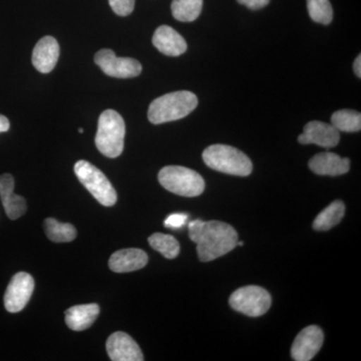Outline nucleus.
Segmentation results:
<instances>
[{"instance_id": "1", "label": "nucleus", "mask_w": 361, "mask_h": 361, "mask_svg": "<svg viewBox=\"0 0 361 361\" xmlns=\"http://www.w3.org/2000/svg\"><path fill=\"white\" fill-rule=\"evenodd\" d=\"M189 237L197 244L202 262H209L231 252L238 243V234L231 225L220 221L194 220L189 223Z\"/></svg>"}, {"instance_id": "2", "label": "nucleus", "mask_w": 361, "mask_h": 361, "mask_svg": "<svg viewBox=\"0 0 361 361\" xmlns=\"http://www.w3.org/2000/svg\"><path fill=\"white\" fill-rule=\"evenodd\" d=\"M198 106V97L189 90L164 94L149 104L148 118L154 125L174 122L192 113Z\"/></svg>"}, {"instance_id": "3", "label": "nucleus", "mask_w": 361, "mask_h": 361, "mask_svg": "<svg viewBox=\"0 0 361 361\" xmlns=\"http://www.w3.org/2000/svg\"><path fill=\"white\" fill-rule=\"evenodd\" d=\"M202 156L209 168L225 174L246 177L253 170L250 159L243 152L227 145H212Z\"/></svg>"}, {"instance_id": "4", "label": "nucleus", "mask_w": 361, "mask_h": 361, "mask_svg": "<svg viewBox=\"0 0 361 361\" xmlns=\"http://www.w3.org/2000/svg\"><path fill=\"white\" fill-rule=\"evenodd\" d=\"M126 125L118 111L106 110L99 116L96 135L97 149L108 158H118L123 151Z\"/></svg>"}, {"instance_id": "5", "label": "nucleus", "mask_w": 361, "mask_h": 361, "mask_svg": "<svg viewBox=\"0 0 361 361\" xmlns=\"http://www.w3.org/2000/svg\"><path fill=\"white\" fill-rule=\"evenodd\" d=\"M158 178L161 186L179 196H200L205 190V180L202 176L182 166H167L161 169Z\"/></svg>"}, {"instance_id": "6", "label": "nucleus", "mask_w": 361, "mask_h": 361, "mask_svg": "<svg viewBox=\"0 0 361 361\" xmlns=\"http://www.w3.org/2000/svg\"><path fill=\"white\" fill-rule=\"evenodd\" d=\"M75 173L94 199L103 206L115 205L118 195L115 188L101 170L87 161H78L75 165Z\"/></svg>"}, {"instance_id": "7", "label": "nucleus", "mask_w": 361, "mask_h": 361, "mask_svg": "<svg viewBox=\"0 0 361 361\" xmlns=\"http://www.w3.org/2000/svg\"><path fill=\"white\" fill-rule=\"evenodd\" d=\"M233 310L250 317L264 315L271 306V296L262 287L250 285L234 292L229 299Z\"/></svg>"}, {"instance_id": "8", "label": "nucleus", "mask_w": 361, "mask_h": 361, "mask_svg": "<svg viewBox=\"0 0 361 361\" xmlns=\"http://www.w3.org/2000/svg\"><path fill=\"white\" fill-rule=\"evenodd\" d=\"M94 63L106 75L116 78H132L141 75L142 65L130 58H118L111 49H104L97 52Z\"/></svg>"}, {"instance_id": "9", "label": "nucleus", "mask_w": 361, "mask_h": 361, "mask_svg": "<svg viewBox=\"0 0 361 361\" xmlns=\"http://www.w3.org/2000/svg\"><path fill=\"white\" fill-rule=\"evenodd\" d=\"M35 290V280L26 272H18L9 282L4 294V306L8 312H20L27 305Z\"/></svg>"}, {"instance_id": "10", "label": "nucleus", "mask_w": 361, "mask_h": 361, "mask_svg": "<svg viewBox=\"0 0 361 361\" xmlns=\"http://www.w3.org/2000/svg\"><path fill=\"white\" fill-rule=\"evenodd\" d=\"M324 336L322 329L310 325L299 332L292 344L291 356L296 361H310L322 348Z\"/></svg>"}, {"instance_id": "11", "label": "nucleus", "mask_w": 361, "mask_h": 361, "mask_svg": "<svg viewBox=\"0 0 361 361\" xmlns=\"http://www.w3.org/2000/svg\"><path fill=\"white\" fill-rule=\"evenodd\" d=\"M341 135L331 123L312 121L306 123L303 134L298 137L302 145L314 144L322 148H334L338 145Z\"/></svg>"}, {"instance_id": "12", "label": "nucleus", "mask_w": 361, "mask_h": 361, "mask_svg": "<svg viewBox=\"0 0 361 361\" xmlns=\"http://www.w3.org/2000/svg\"><path fill=\"white\" fill-rule=\"evenodd\" d=\"M113 361H142L144 355L137 342L125 332L118 331L109 337L106 344Z\"/></svg>"}, {"instance_id": "13", "label": "nucleus", "mask_w": 361, "mask_h": 361, "mask_svg": "<svg viewBox=\"0 0 361 361\" xmlns=\"http://www.w3.org/2000/svg\"><path fill=\"white\" fill-rule=\"evenodd\" d=\"M153 44L159 51L168 56H179L188 49L184 37L168 25L157 28L153 35Z\"/></svg>"}, {"instance_id": "14", "label": "nucleus", "mask_w": 361, "mask_h": 361, "mask_svg": "<svg viewBox=\"0 0 361 361\" xmlns=\"http://www.w3.org/2000/svg\"><path fill=\"white\" fill-rule=\"evenodd\" d=\"M59 58V45L54 37H42L32 51V65L39 73H49L54 70Z\"/></svg>"}, {"instance_id": "15", "label": "nucleus", "mask_w": 361, "mask_h": 361, "mask_svg": "<svg viewBox=\"0 0 361 361\" xmlns=\"http://www.w3.org/2000/svg\"><path fill=\"white\" fill-rule=\"evenodd\" d=\"M0 198L7 217L16 220L26 212V201L14 193V178L11 174L0 176Z\"/></svg>"}, {"instance_id": "16", "label": "nucleus", "mask_w": 361, "mask_h": 361, "mask_svg": "<svg viewBox=\"0 0 361 361\" xmlns=\"http://www.w3.org/2000/svg\"><path fill=\"white\" fill-rule=\"evenodd\" d=\"M148 255L141 249L130 248L116 251L111 256L109 267L116 273L133 272L148 264Z\"/></svg>"}, {"instance_id": "17", "label": "nucleus", "mask_w": 361, "mask_h": 361, "mask_svg": "<svg viewBox=\"0 0 361 361\" xmlns=\"http://www.w3.org/2000/svg\"><path fill=\"white\" fill-rule=\"evenodd\" d=\"M310 170L320 176H341L346 174L350 169V161L341 158L337 154L320 153L313 157L308 163Z\"/></svg>"}, {"instance_id": "18", "label": "nucleus", "mask_w": 361, "mask_h": 361, "mask_svg": "<svg viewBox=\"0 0 361 361\" xmlns=\"http://www.w3.org/2000/svg\"><path fill=\"white\" fill-rule=\"evenodd\" d=\"M99 314V306L96 303L75 305L66 311V323L73 331L90 329Z\"/></svg>"}, {"instance_id": "19", "label": "nucleus", "mask_w": 361, "mask_h": 361, "mask_svg": "<svg viewBox=\"0 0 361 361\" xmlns=\"http://www.w3.org/2000/svg\"><path fill=\"white\" fill-rule=\"evenodd\" d=\"M345 213V206L341 201H336L324 209L313 222V229L316 231H329L334 226L341 223Z\"/></svg>"}, {"instance_id": "20", "label": "nucleus", "mask_w": 361, "mask_h": 361, "mask_svg": "<svg viewBox=\"0 0 361 361\" xmlns=\"http://www.w3.org/2000/svg\"><path fill=\"white\" fill-rule=\"evenodd\" d=\"M44 227L47 238L56 243L71 242L77 237V230L73 225L59 222L54 218L45 219Z\"/></svg>"}, {"instance_id": "21", "label": "nucleus", "mask_w": 361, "mask_h": 361, "mask_svg": "<svg viewBox=\"0 0 361 361\" xmlns=\"http://www.w3.org/2000/svg\"><path fill=\"white\" fill-rule=\"evenodd\" d=\"M203 8V0H173V16L183 23H191L200 16Z\"/></svg>"}, {"instance_id": "22", "label": "nucleus", "mask_w": 361, "mask_h": 361, "mask_svg": "<svg viewBox=\"0 0 361 361\" xmlns=\"http://www.w3.org/2000/svg\"><path fill=\"white\" fill-rule=\"evenodd\" d=\"M331 125L338 132H360L361 130L360 113L353 110L337 111L331 116Z\"/></svg>"}, {"instance_id": "23", "label": "nucleus", "mask_w": 361, "mask_h": 361, "mask_svg": "<svg viewBox=\"0 0 361 361\" xmlns=\"http://www.w3.org/2000/svg\"><path fill=\"white\" fill-rule=\"evenodd\" d=\"M149 243L152 248L160 252L161 255L167 259H174L179 255V242L171 235L155 233L149 237Z\"/></svg>"}, {"instance_id": "24", "label": "nucleus", "mask_w": 361, "mask_h": 361, "mask_svg": "<svg viewBox=\"0 0 361 361\" xmlns=\"http://www.w3.org/2000/svg\"><path fill=\"white\" fill-rule=\"evenodd\" d=\"M308 13L311 20L327 25L334 20V9L329 0H307Z\"/></svg>"}, {"instance_id": "25", "label": "nucleus", "mask_w": 361, "mask_h": 361, "mask_svg": "<svg viewBox=\"0 0 361 361\" xmlns=\"http://www.w3.org/2000/svg\"><path fill=\"white\" fill-rule=\"evenodd\" d=\"M114 13L120 16H128L135 8V0H109Z\"/></svg>"}, {"instance_id": "26", "label": "nucleus", "mask_w": 361, "mask_h": 361, "mask_svg": "<svg viewBox=\"0 0 361 361\" xmlns=\"http://www.w3.org/2000/svg\"><path fill=\"white\" fill-rule=\"evenodd\" d=\"M188 218H189V216L185 213L171 214L164 222V225H165V227L170 228V229H179V228H182L183 226L186 224Z\"/></svg>"}, {"instance_id": "27", "label": "nucleus", "mask_w": 361, "mask_h": 361, "mask_svg": "<svg viewBox=\"0 0 361 361\" xmlns=\"http://www.w3.org/2000/svg\"><path fill=\"white\" fill-rule=\"evenodd\" d=\"M242 6L248 7L252 11H258L269 4L270 0H237Z\"/></svg>"}, {"instance_id": "28", "label": "nucleus", "mask_w": 361, "mask_h": 361, "mask_svg": "<svg viewBox=\"0 0 361 361\" xmlns=\"http://www.w3.org/2000/svg\"><path fill=\"white\" fill-rule=\"evenodd\" d=\"M11 128V123L6 116L0 115V133H6Z\"/></svg>"}, {"instance_id": "29", "label": "nucleus", "mask_w": 361, "mask_h": 361, "mask_svg": "<svg viewBox=\"0 0 361 361\" xmlns=\"http://www.w3.org/2000/svg\"><path fill=\"white\" fill-rule=\"evenodd\" d=\"M353 70H355V75L358 78H361V56H357L355 61V65H353Z\"/></svg>"}, {"instance_id": "30", "label": "nucleus", "mask_w": 361, "mask_h": 361, "mask_svg": "<svg viewBox=\"0 0 361 361\" xmlns=\"http://www.w3.org/2000/svg\"><path fill=\"white\" fill-rule=\"evenodd\" d=\"M78 132H80V134H82V133H84V129H82V128H80V129H78Z\"/></svg>"}]
</instances>
